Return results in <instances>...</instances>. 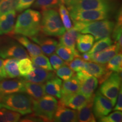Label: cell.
<instances>
[{
    "instance_id": "obj_1",
    "label": "cell",
    "mask_w": 122,
    "mask_h": 122,
    "mask_svg": "<svg viewBox=\"0 0 122 122\" xmlns=\"http://www.w3.org/2000/svg\"><path fill=\"white\" fill-rule=\"evenodd\" d=\"M41 18L39 11L27 9L18 16L12 33L29 37L36 36L41 32Z\"/></svg>"
},
{
    "instance_id": "obj_2",
    "label": "cell",
    "mask_w": 122,
    "mask_h": 122,
    "mask_svg": "<svg viewBox=\"0 0 122 122\" xmlns=\"http://www.w3.org/2000/svg\"><path fill=\"white\" fill-rule=\"evenodd\" d=\"M33 98L25 92H19L0 98V108H5L21 115L32 112Z\"/></svg>"
},
{
    "instance_id": "obj_3",
    "label": "cell",
    "mask_w": 122,
    "mask_h": 122,
    "mask_svg": "<svg viewBox=\"0 0 122 122\" xmlns=\"http://www.w3.org/2000/svg\"><path fill=\"white\" fill-rule=\"evenodd\" d=\"M74 27L80 33H89L94 36V40L110 37L113 30L115 22L109 19L92 22L72 21Z\"/></svg>"
},
{
    "instance_id": "obj_4",
    "label": "cell",
    "mask_w": 122,
    "mask_h": 122,
    "mask_svg": "<svg viewBox=\"0 0 122 122\" xmlns=\"http://www.w3.org/2000/svg\"><path fill=\"white\" fill-rule=\"evenodd\" d=\"M41 31L49 36H61L66 31L59 13L56 9L42 11Z\"/></svg>"
},
{
    "instance_id": "obj_5",
    "label": "cell",
    "mask_w": 122,
    "mask_h": 122,
    "mask_svg": "<svg viewBox=\"0 0 122 122\" xmlns=\"http://www.w3.org/2000/svg\"><path fill=\"white\" fill-rule=\"evenodd\" d=\"M58 102L52 96L45 94L38 100L33 99L32 112L44 121H52Z\"/></svg>"
},
{
    "instance_id": "obj_6",
    "label": "cell",
    "mask_w": 122,
    "mask_h": 122,
    "mask_svg": "<svg viewBox=\"0 0 122 122\" xmlns=\"http://www.w3.org/2000/svg\"><path fill=\"white\" fill-rule=\"evenodd\" d=\"M28 57L27 50L15 39L11 36L0 35V58L20 59Z\"/></svg>"
},
{
    "instance_id": "obj_7",
    "label": "cell",
    "mask_w": 122,
    "mask_h": 122,
    "mask_svg": "<svg viewBox=\"0 0 122 122\" xmlns=\"http://www.w3.org/2000/svg\"><path fill=\"white\" fill-rule=\"evenodd\" d=\"M117 0H70L67 5L68 11L109 10L115 11Z\"/></svg>"
},
{
    "instance_id": "obj_8",
    "label": "cell",
    "mask_w": 122,
    "mask_h": 122,
    "mask_svg": "<svg viewBox=\"0 0 122 122\" xmlns=\"http://www.w3.org/2000/svg\"><path fill=\"white\" fill-rule=\"evenodd\" d=\"M120 72L111 73L110 75L101 83L99 88V92L110 100L113 106H115L120 87L121 86Z\"/></svg>"
},
{
    "instance_id": "obj_9",
    "label": "cell",
    "mask_w": 122,
    "mask_h": 122,
    "mask_svg": "<svg viewBox=\"0 0 122 122\" xmlns=\"http://www.w3.org/2000/svg\"><path fill=\"white\" fill-rule=\"evenodd\" d=\"M115 11L109 10H89L69 11L72 21L92 22L100 20L109 19Z\"/></svg>"
},
{
    "instance_id": "obj_10",
    "label": "cell",
    "mask_w": 122,
    "mask_h": 122,
    "mask_svg": "<svg viewBox=\"0 0 122 122\" xmlns=\"http://www.w3.org/2000/svg\"><path fill=\"white\" fill-rule=\"evenodd\" d=\"M77 72L84 76H94L98 78L101 84L112 73L107 69L105 65L89 61L86 62L83 69Z\"/></svg>"
},
{
    "instance_id": "obj_11",
    "label": "cell",
    "mask_w": 122,
    "mask_h": 122,
    "mask_svg": "<svg viewBox=\"0 0 122 122\" xmlns=\"http://www.w3.org/2000/svg\"><path fill=\"white\" fill-rule=\"evenodd\" d=\"M112 103L110 100L102 95L100 92L94 94L93 101V112L96 119L108 115L112 111Z\"/></svg>"
},
{
    "instance_id": "obj_12",
    "label": "cell",
    "mask_w": 122,
    "mask_h": 122,
    "mask_svg": "<svg viewBox=\"0 0 122 122\" xmlns=\"http://www.w3.org/2000/svg\"><path fill=\"white\" fill-rule=\"evenodd\" d=\"M80 81L79 92L83 94L88 98L94 96V92L97 88L98 80L94 76H84L77 73L76 75Z\"/></svg>"
},
{
    "instance_id": "obj_13",
    "label": "cell",
    "mask_w": 122,
    "mask_h": 122,
    "mask_svg": "<svg viewBox=\"0 0 122 122\" xmlns=\"http://www.w3.org/2000/svg\"><path fill=\"white\" fill-rule=\"evenodd\" d=\"M24 79H4L0 80V98L19 92H24Z\"/></svg>"
},
{
    "instance_id": "obj_14",
    "label": "cell",
    "mask_w": 122,
    "mask_h": 122,
    "mask_svg": "<svg viewBox=\"0 0 122 122\" xmlns=\"http://www.w3.org/2000/svg\"><path fill=\"white\" fill-rule=\"evenodd\" d=\"M93 97L94 96H93L91 98H88L84 94L78 92L70 96L62 97L60 98L59 102L70 109L78 110Z\"/></svg>"
},
{
    "instance_id": "obj_15",
    "label": "cell",
    "mask_w": 122,
    "mask_h": 122,
    "mask_svg": "<svg viewBox=\"0 0 122 122\" xmlns=\"http://www.w3.org/2000/svg\"><path fill=\"white\" fill-rule=\"evenodd\" d=\"M30 38L32 40L39 44L42 52L47 56H50L53 54L58 45V42L56 39L47 37L44 34H40L39 33Z\"/></svg>"
},
{
    "instance_id": "obj_16",
    "label": "cell",
    "mask_w": 122,
    "mask_h": 122,
    "mask_svg": "<svg viewBox=\"0 0 122 122\" xmlns=\"http://www.w3.org/2000/svg\"><path fill=\"white\" fill-rule=\"evenodd\" d=\"M122 49L118 45L115 44L111 45L107 48L98 53L90 54V61L95 63L105 65L107 63L110 59L120 52Z\"/></svg>"
},
{
    "instance_id": "obj_17",
    "label": "cell",
    "mask_w": 122,
    "mask_h": 122,
    "mask_svg": "<svg viewBox=\"0 0 122 122\" xmlns=\"http://www.w3.org/2000/svg\"><path fill=\"white\" fill-rule=\"evenodd\" d=\"M77 111L58 102L52 121L57 122H77Z\"/></svg>"
},
{
    "instance_id": "obj_18",
    "label": "cell",
    "mask_w": 122,
    "mask_h": 122,
    "mask_svg": "<svg viewBox=\"0 0 122 122\" xmlns=\"http://www.w3.org/2000/svg\"><path fill=\"white\" fill-rule=\"evenodd\" d=\"M55 76L54 72L52 71H48L34 66L32 71L24 76V79L28 81L43 84Z\"/></svg>"
},
{
    "instance_id": "obj_19",
    "label": "cell",
    "mask_w": 122,
    "mask_h": 122,
    "mask_svg": "<svg viewBox=\"0 0 122 122\" xmlns=\"http://www.w3.org/2000/svg\"><path fill=\"white\" fill-rule=\"evenodd\" d=\"M79 35L80 32L72 26L71 29L67 30L66 32H65L59 38V44L71 48L74 51L75 57H80V55L76 49V40Z\"/></svg>"
},
{
    "instance_id": "obj_20",
    "label": "cell",
    "mask_w": 122,
    "mask_h": 122,
    "mask_svg": "<svg viewBox=\"0 0 122 122\" xmlns=\"http://www.w3.org/2000/svg\"><path fill=\"white\" fill-rule=\"evenodd\" d=\"M16 13L15 10L0 16V35L12 32L15 25Z\"/></svg>"
},
{
    "instance_id": "obj_21",
    "label": "cell",
    "mask_w": 122,
    "mask_h": 122,
    "mask_svg": "<svg viewBox=\"0 0 122 122\" xmlns=\"http://www.w3.org/2000/svg\"><path fill=\"white\" fill-rule=\"evenodd\" d=\"M62 81L61 79L56 76L46 81L44 84V90L46 94H49L60 99L62 96Z\"/></svg>"
},
{
    "instance_id": "obj_22",
    "label": "cell",
    "mask_w": 122,
    "mask_h": 122,
    "mask_svg": "<svg viewBox=\"0 0 122 122\" xmlns=\"http://www.w3.org/2000/svg\"><path fill=\"white\" fill-rule=\"evenodd\" d=\"M13 37L26 49L31 58L42 54L39 46L30 41L26 36L21 35H14Z\"/></svg>"
},
{
    "instance_id": "obj_23",
    "label": "cell",
    "mask_w": 122,
    "mask_h": 122,
    "mask_svg": "<svg viewBox=\"0 0 122 122\" xmlns=\"http://www.w3.org/2000/svg\"><path fill=\"white\" fill-rule=\"evenodd\" d=\"M24 92L28 94L34 100H38L46 94L44 84L25 80L24 84Z\"/></svg>"
},
{
    "instance_id": "obj_24",
    "label": "cell",
    "mask_w": 122,
    "mask_h": 122,
    "mask_svg": "<svg viewBox=\"0 0 122 122\" xmlns=\"http://www.w3.org/2000/svg\"><path fill=\"white\" fill-rule=\"evenodd\" d=\"M93 98H92L80 109L78 110L77 114V122H96V119L93 112L92 107Z\"/></svg>"
},
{
    "instance_id": "obj_25",
    "label": "cell",
    "mask_w": 122,
    "mask_h": 122,
    "mask_svg": "<svg viewBox=\"0 0 122 122\" xmlns=\"http://www.w3.org/2000/svg\"><path fill=\"white\" fill-rule=\"evenodd\" d=\"M79 89H80V81L77 76L74 75L68 80H64L62 83L61 97H66L78 92Z\"/></svg>"
},
{
    "instance_id": "obj_26",
    "label": "cell",
    "mask_w": 122,
    "mask_h": 122,
    "mask_svg": "<svg viewBox=\"0 0 122 122\" xmlns=\"http://www.w3.org/2000/svg\"><path fill=\"white\" fill-rule=\"evenodd\" d=\"M94 38L92 35L80 34L76 40V46L79 52H88L93 45Z\"/></svg>"
},
{
    "instance_id": "obj_27",
    "label": "cell",
    "mask_w": 122,
    "mask_h": 122,
    "mask_svg": "<svg viewBox=\"0 0 122 122\" xmlns=\"http://www.w3.org/2000/svg\"><path fill=\"white\" fill-rule=\"evenodd\" d=\"M19 59L14 58H6L4 61V67L7 78H16L20 76L18 63Z\"/></svg>"
},
{
    "instance_id": "obj_28",
    "label": "cell",
    "mask_w": 122,
    "mask_h": 122,
    "mask_svg": "<svg viewBox=\"0 0 122 122\" xmlns=\"http://www.w3.org/2000/svg\"><path fill=\"white\" fill-rule=\"evenodd\" d=\"M122 9L119 10L116 16V22L115 23L113 30H112V38L115 41V43L122 49Z\"/></svg>"
},
{
    "instance_id": "obj_29",
    "label": "cell",
    "mask_w": 122,
    "mask_h": 122,
    "mask_svg": "<svg viewBox=\"0 0 122 122\" xmlns=\"http://www.w3.org/2000/svg\"><path fill=\"white\" fill-rule=\"evenodd\" d=\"M61 4V0H36L33 4V7L44 11L49 9H56Z\"/></svg>"
},
{
    "instance_id": "obj_30",
    "label": "cell",
    "mask_w": 122,
    "mask_h": 122,
    "mask_svg": "<svg viewBox=\"0 0 122 122\" xmlns=\"http://www.w3.org/2000/svg\"><path fill=\"white\" fill-rule=\"evenodd\" d=\"M21 114L5 108H0V122H17L20 119Z\"/></svg>"
},
{
    "instance_id": "obj_31",
    "label": "cell",
    "mask_w": 122,
    "mask_h": 122,
    "mask_svg": "<svg viewBox=\"0 0 122 122\" xmlns=\"http://www.w3.org/2000/svg\"><path fill=\"white\" fill-rule=\"evenodd\" d=\"M56 51L58 56L64 61H66V62H70L74 58V57H75L74 51L71 48L60 44L58 45Z\"/></svg>"
},
{
    "instance_id": "obj_32",
    "label": "cell",
    "mask_w": 122,
    "mask_h": 122,
    "mask_svg": "<svg viewBox=\"0 0 122 122\" xmlns=\"http://www.w3.org/2000/svg\"><path fill=\"white\" fill-rule=\"evenodd\" d=\"M31 59L32 62L36 66L48 71L53 70L48 57H46L45 55H43V54L32 57Z\"/></svg>"
},
{
    "instance_id": "obj_33",
    "label": "cell",
    "mask_w": 122,
    "mask_h": 122,
    "mask_svg": "<svg viewBox=\"0 0 122 122\" xmlns=\"http://www.w3.org/2000/svg\"><path fill=\"white\" fill-rule=\"evenodd\" d=\"M59 8V14L61 19L62 20L63 26L65 27L66 30H68L72 27V24L70 17L69 11L63 4H61Z\"/></svg>"
},
{
    "instance_id": "obj_34",
    "label": "cell",
    "mask_w": 122,
    "mask_h": 122,
    "mask_svg": "<svg viewBox=\"0 0 122 122\" xmlns=\"http://www.w3.org/2000/svg\"><path fill=\"white\" fill-rule=\"evenodd\" d=\"M106 68L111 72H120L122 70V55L121 53H119L112 58L106 66Z\"/></svg>"
},
{
    "instance_id": "obj_35",
    "label": "cell",
    "mask_w": 122,
    "mask_h": 122,
    "mask_svg": "<svg viewBox=\"0 0 122 122\" xmlns=\"http://www.w3.org/2000/svg\"><path fill=\"white\" fill-rule=\"evenodd\" d=\"M18 66L20 75L22 77L27 76L33 69L32 61H30L28 58L20 59V61H18Z\"/></svg>"
},
{
    "instance_id": "obj_36",
    "label": "cell",
    "mask_w": 122,
    "mask_h": 122,
    "mask_svg": "<svg viewBox=\"0 0 122 122\" xmlns=\"http://www.w3.org/2000/svg\"><path fill=\"white\" fill-rule=\"evenodd\" d=\"M113 41L111 39L110 37H107L103 39L98 40L97 42L92 46L91 49L89 51V54L98 53L107 48L108 47L112 45Z\"/></svg>"
},
{
    "instance_id": "obj_37",
    "label": "cell",
    "mask_w": 122,
    "mask_h": 122,
    "mask_svg": "<svg viewBox=\"0 0 122 122\" xmlns=\"http://www.w3.org/2000/svg\"><path fill=\"white\" fill-rule=\"evenodd\" d=\"M19 2L20 0H2L0 2V16L16 10Z\"/></svg>"
},
{
    "instance_id": "obj_38",
    "label": "cell",
    "mask_w": 122,
    "mask_h": 122,
    "mask_svg": "<svg viewBox=\"0 0 122 122\" xmlns=\"http://www.w3.org/2000/svg\"><path fill=\"white\" fill-rule=\"evenodd\" d=\"M56 75L62 80H67L74 76V71L66 64L57 70Z\"/></svg>"
},
{
    "instance_id": "obj_39",
    "label": "cell",
    "mask_w": 122,
    "mask_h": 122,
    "mask_svg": "<svg viewBox=\"0 0 122 122\" xmlns=\"http://www.w3.org/2000/svg\"><path fill=\"white\" fill-rule=\"evenodd\" d=\"M86 61L83 60L81 58V57H76V58H74L72 61L66 63L68 67L72 69L75 72H79L81 71L84 67Z\"/></svg>"
},
{
    "instance_id": "obj_40",
    "label": "cell",
    "mask_w": 122,
    "mask_h": 122,
    "mask_svg": "<svg viewBox=\"0 0 122 122\" xmlns=\"http://www.w3.org/2000/svg\"><path fill=\"white\" fill-rule=\"evenodd\" d=\"M101 122H121L122 121V111H115L109 115H106L98 119Z\"/></svg>"
},
{
    "instance_id": "obj_41",
    "label": "cell",
    "mask_w": 122,
    "mask_h": 122,
    "mask_svg": "<svg viewBox=\"0 0 122 122\" xmlns=\"http://www.w3.org/2000/svg\"><path fill=\"white\" fill-rule=\"evenodd\" d=\"M49 61L53 69L55 70H58L61 66L66 64L65 61L61 58L57 54H54V53L50 56Z\"/></svg>"
},
{
    "instance_id": "obj_42",
    "label": "cell",
    "mask_w": 122,
    "mask_h": 122,
    "mask_svg": "<svg viewBox=\"0 0 122 122\" xmlns=\"http://www.w3.org/2000/svg\"><path fill=\"white\" fill-rule=\"evenodd\" d=\"M36 0H20L19 5L16 9V11L21 12L31 6Z\"/></svg>"
},
{
    "instance_id": "obj_43",
    "label": "cell",
    "mask_w": 122,
    "mask_h": 122,
    "mask_svg": "<svg viewBox=\"0 0 122 122\" xmlns=\"http://www.w3.org/2000/svg\"><path fill=\"white\" fill-rule=\"evenodd\" d=\"M117 104L114 108V111H122V88H120L118 97L117 99Z\"/></svg>"
},
{
    "instance_id": "obj_44",
    "label": "cell",
    "mask_w": 122,
    "mask_h": 122,
    "mask_svg": "<svg viewBox=\"0 0 122 122\" xmlns=\"http://www.w3.org/2000/svg\"><path fill=\"white\" fill-rule=\"evenodd\" d=\"M7 78L4 67V60L0 58V80Z\"/></svg>"
},
{
    "instance_id": "obj_45",
    "label": "cell",
    "mask_w": 122,
    "mask_h": 122,
    "mask_svg": "<svg viewBox=\"0 0 122 122\" xmlns=\"http://www.w3.org/2000/svg\"><path fill=\"white\" fill-rule=\"evenodd\" d=\"M80 57L85 61H90L91 59V56L88 52L83 53V54L80 56Z\"/></svg>"
},
{
    "instance_id": "obj_46",
    "label": "cell",
    "mask_w": 122,
    "mask_h": 122,
    "mask_svg": "<svg viewBox=\"0 0 122 122\" xmlns=\"http://www.w3.org/2000/svg\"><path fill=\"white\" fill-rule=\"evenodd\" d=\"M62 2L63 3V4H66V5H67L69 2L70 1V0H61Z\"/></svg>"
},
{
    "instance_id": "obj_47",
    "label": "cell",
    "mask_w": 122,
    "mask_h": 122,
    "mask_svg": "<svg viewBox=\"0 0 122 122\" xmlns=\"http://www.w3.org/2000/svg\"><path fill=\"white\" fill-rule=\"evenodd\" d=\"M1 1H2V0H0V2H1Z\"/></svg>"
}]
</instances>
